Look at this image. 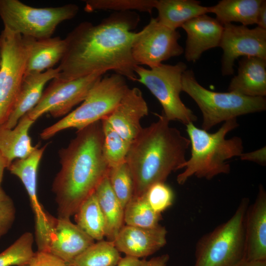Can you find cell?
Listing matches in <instances>:
<instances>
[{
	"label": "cell",
	"instance_id": "8d00e7d4",
	"mask_svg": "<svg viewBox=\"0 0 266 266\" xmlns=\"http://www.w3.org/2000/svg\"><path fill=\"white\" fill-rule=\"evenodd\" d=\"M266 150L265 146L253 152L242 153L239 157L242 160L252 161L260 165L264 166L266 164Z\"/></svg>",
	"mask_w": 266,
	"mask_h": 266
},
{
	"label": "cell",
	"instance_id": "5b68a950",
	"mask_svg": "<svg viewBox=\"0 0 266 266\" xmlns=\"http://www.w3.org/2000/svg\"><path fill=\"white\" fill-rule=\"evenodd\" d=\"M182 90L200 110L202 129L206 131L222 122L266 109L265 97H248L231 92H216L204 88L197 81L191 69H187L183 73Z\"/></svg>",
	"mask_w": 266,
	"mask_h": 266
},
{
	"label": "cell",
	"instance_id": "83f0119b",
	"mask_svg": "<svg viewBox=\"0 0 266 266\" xmlns=\"http://www.w3.org/2000/svg\"><path fill=\"white\" fill-rule=\"evenodd\" d=\"M121 258L113 241L101 240L87 248L69 266H116Z\"/></svg>",
	"mask_w": 266,
	"mask_h": 266
},
{
	"label": "cell",
	"instance_id": "3957f363",
	"mask_svg": "<svg viewBox=\"0 0 266 266\" xmlns=\"http://www.w3.org/2000/svg\"><path fill=\"white\" fill-rule=\"evenodd\" d=\"M156 115L158 120L142 128L130 144L126 156L134 196H143L155 183L165 182L187 160L189 139L171 127L163 115Z\"/></svg>",
	"mask_w": 266,
	"mask_h": 266
},
{
	"label": "cell",
	"instance_id": "9c48e42d",
	"mask_svg": "<svg viewBox=\"0 0 266 266\" xmlns=\"http://www.w3.org/2000/svg\"><path fill=\"white\" fill-rule=\"evenodd\" d=\"M187 69L182 62L173 65L162 64L149 69L138 65L134 69L136 81L146 86L158 100L163 107V115L169 122L178 121L185 125L197 120V116L180 97L182 75Z\"/></svg>",
	"mask_w": 266,
	"mask_h": 266
},
{
	"label": "cell",
	"instance_id": "7402d4cb",
	"mask_svg": "<svg viewBox=\"0 0 266 266\" xmlns=\"http://www.w3.org/2000/svg\"><path fill=\"white\" fill-rule=\"evenodd\" d=\"M23 36L29 48L25 75L52 68L64 56L66 49L65 39L59 36L40 39Z\"/></svg>",
	"mask_w": 266,
	"mask_h": 266
},
{
	"label": "cell",
	"instance_id": "836d02e7",
	"mask_svg": "<svg viewBox=\"0 0 266 266\" xmlns=\"http://www.w3.org/2000/svg\"><path fill=\"white\" fill-rule=\"evenodd\" d=\"M144 196L153 210L161 214L172 204L174 199L173 191L165 182L153 184Z\"/></svg>",
	"mask_w": 266,
	"mask_h": 266
},
{
	"label": "cell",
	"instance_id": "ffe728a7",
	"mask_svg": "<svg viewBox=\"0 0 266 266\" xmlns=\"http://www.w3.org/2000/svg\"><path fill=\"white\" fill-rule=\"evenodd\" d=\"M59 72L57 67L40 73L25 75L13 107L2 125L8 129L14 128L19 120L36 105L46 84L57 77Z\"/></svg>",
	"mask_w": 266,
	"mask_h": 266
},
{
	"label": "cell",
	"instance_id": "4316f807",
	"mask_svg": "<svg viewBox=\"0 0 266 266\" xmlns=\"http://www.w3.org/2000/svg\"><path fill=\"white\" fill-rule=\"evenodd\" d=\"M76 224L94 240H103L106 225L95 192L85 200L75 213Z\"/></svg>",
	"mask_w": 266,
	"mask_h": 266
},
{
	"label": "cell",
	"instance_id": "ba28073f",
	"mask_svg": "<svg viewBox=\"0 0 266 266\" xmlns=\"http://www.w3.org/2000/svg\"><path fill=\"white\" fill-rule=\"evenodd\" d=\"M79 11L74 4L34 7L19 0H0V18L4 28L37 39L52 37L58 26L74 18Z\"/></svg>",
	"mask_w": 266,
	"mask_h": 266
},
{
	"label": "cell",
	"instance_id": "f1b7e54d",
	"mask_svg": "<svg viewBox=\"0 0 266 266\" xmlns=\"http://www.w3.org/2000/svg\"><path fill=\"white\" fill-rule=\"evenodd\" d=\"M161 219V214L153 210L144 195L133 196L124 209V222L127 225L151 228L160 225Z\"/></svg>",
	"mask_w": 266,
	"mask_h": 266
},
{
	"label": "cell",
	"instance_id": "ee69618b",
	"mask_svg": "<svg viewBox=\"0 0 266 266\" xmlns=\"http://www.w3.org/2000/svg\"></svg>",
	"mask_w": 266,
	"mask_h": 266
},
{
	"label": "cell",
	"instance_id": "8992f818",
	"mask_svg": "<svg viewBox=\"0 0 266 266\" xmlns=\"http://www.w3.org/2000/svg\"><path fill=\"white\" fill-rule=\"evenodd\" d=\"M128 88L126 78L122 75L115 73L104 74L95 84L79 106L44 129L40 137L48 139L64 130H79L102 120L114 110Z\"/></svg>",
	"mask_w": 266,
	"mask_h": 266
},
{
	"label": "cell",
	"instance_id": "5bb4252c",
	"mask_svg": "<svg viewBox=\"0 0 266 266\" xmlns=\"http://www.w3.org/2000/svg\"><path fill=\"white\" fill-rule=\"evenodd\" d=\"M45 149L46 146L37 147L27 157L14 161L7 168L20 179L28 195L34 216L35 240L39 247L46 243L50 217L39 202L37 193L38 168Z\"/></svg>",
	"mask_w": 266,
	"mask_h": 266
},
{
	"label": "cell",
	"instance_id": "d6986e66",
	"mask_svg": "<svg viewBox=\"0 0 266 266\" xmlns=\"http://www.w3.org/2000/svg\"><path fill=\"white\" fill-rule=\"evenodd\" d=\"M181 28L187 33L185 58L194 63L204 52L219 46L223 31V25L206 14L191 19Z\"/></svg>",
	"mask_w": 266,
	"mask_h": 266
},
{
	"label": "cell",
	"instance_id": "ab89813d",
	"mask_svg": "<svg viewBox=\"0 0 266 266\" xmlns=\"http://www.w3.org/2000/svg\"><path fill=\"white\" fill-rule=\"evenodd\" d=\"M141 264L142 260L126 255L121 258L116 266H141Z\"/></svg>",
	"mask_w": 266,
	"mask_h": 266
},
{
	"label": "cell",
	"instance_id": "277c9868",
	"mask_svg": "<svg viewBox=\"0 0 266 266\" xmlns=\"http://www.w3.org/2000/svg\"><path fill=\"white\" fill-rule=\"evenodd\" d=\"M238 126L236 118L232 119L224 122L216 132L210 133L193 123L186 125L191 155L180 167L184 170L177 175V183L183 185L192 176L210 180L219 174L229 173L231 167L226 161L240 156L243 146L240 137L227 139L226 136Z\"/></svg>",
	"mask_w": 266,
	"mask_h": 266
},
{
	"label": "cell",
	"instance_id": "f35d334b",
	"mask_svg": "<svg viewBox=\"0 0 266 266\" xmlns=\"http://www.w3.org/2000/svg\"><path fill=\"white\" fill-rule=\"evenodd\" d=\"M257 27L266 30V0H263L257 17Z\"/></svg>",
	"mask_w": 266,
	"mask_h": 266
},
{
	"label": "cell",
	"instance_id": "52a82bcc",
	"mask_svg": "<svg viewBox=\"0 0 266 266\" xmlns=\"http://www.w3.org/2000/svg\"><path fill=\"white\" fill-rule=\"evenodd\" d=\"M249 202L243 199L228 220L199 240L194 266H234L244 259V218Z\"/></svg>",
	"mask_w": 266,
	"mask_h": 266
},
{
	"label": "cell",
	"instance_id": "4fadbf2b",
	"mask_svg": "<svg viewBox=\"0 0 266 266\" xmlns=\"http://www.w3.org/2000/svg\"><path fill=\"white\" fill-rule=\"evenodd\" d=\"M219 47L223 54L221 73L224 76L234 73V62L240 57H257L266 59V30L256 27L232 23L223 25Z\"/></svg>",
	"mask_w": 266,
	"mask_h": 266
},
{
	"label": "cell",
	"instance_id": "d590c367",
	"mask_svg": "<svg viewBox=\"0 0 266 266\" xmlns=\"http://www.w3.org/2000/svg\"><path fill=\"white\" fill-rule=\"evenodd\" d=\"M27 266H68L64 262L45 252L37 251Z\"/></svg>",
	"mask_w": 266,
	"mask_h": 266
},
{
	"label": "cell",
	"instance_id": "8fae6325",
	"mask_svg": "<svg viewBox=\"0 0 266 266\" xmlns=\"http://www.w3.org/2000/svg\"><path fill=\"white\" fill-rule=\"evenodd\" d=\"M105 74L97 72L66 81L54 78L27 115L34 122L47 113L54 117L67 115L74 106L83 102L95 84Z\"/></svg>",
	"mask_w": 266,
	"mask_h": 266
},
{
	"label": "cell",
	"instance_id": "f546056e",
	"mask_svg": "<svg viewBox=\"0 0 266 266\" xmlns=\"http://www.w3.org/2000/svg\"><path fill=\"white\" fill-rule=\"evenodd\" d=\"M103 133V151L109 167L126 162L130 144L104 119L101 120Z\"/></svg>",
	"mask_w": 266,
	"mask_h": 266
},
{
	"label": "cell",
	"instance_id": "74e56055",
	"mask_svg": "<svg viewBox=\"0 0 266 266\" xmlns=\"http://www.w3.org/2000/svg\"><path fill=\"white\" fill-rule=\"evenodd\" d=\"M169 259L168 255L164 254L153 257L149 260H142L141 266H167Z\"/></svg>",
	"mask_w": 266,
	"mask_h": 266
},
{
	"label": "cell",
	"instance_id": "e0dca14e",
	"mask_svg": "<svg viewBox=\"0 0 266 266\" xmlns=\"http://www.w3.org/2000/svg\"><path fill=\"white\" fill-rule=\"evenodd\" d=\"M167 231L160 225L151 228L123 225L115 239L114 244L126 256L140 259L151 255L166 243Z\"/></svg>",
	"mask_w": 266,
	"mask_h": 266
},
{
	"label": "cell",
	"instance_id": "ac0fdd59",
	"mask_svg": "<svg viewBox=\"0 0 266 266\" xmlns=\"http://www.w3.org/2000/svg\"><path fill=\"white\" fill-rule=\"evenodd\" d=\"M244 235V259L266 260V192L262 185L254 202L246 210Z\"/></svg>",
	"mask_w": 266,
	"mask_h": 266
},
{
	"label": "cell",
	"instance_id": "9a60e30c",
	"mask_svg": "<svg viewBox=\"0 0 266 266\" xmlns=\"http://www.w3.org/2000/svg\"><path fill=\"white\" fill-rule=\"evenodd\" d=\"M95 243L70 218L50 215L47 245L44 252L64 262L68 266L80 254Z\"/></svg>",
	"mask_w": 266,
	"mask_h": 266
},
{
	"label": "cell",
	"instance_id": "7a4b0ae2",
	"mask_svg": "<svg viewBox=\"0 0 266 266\" xmlns=\"http://www.w3.org/2000/svg\"><path fill=\"white\" fill-rule=\"evenodd\" d=\"M101 120L77 130L69 144L59 151L61 168L52 184L59 217L70 218L107 175L103 151Z\"/></svg>",
	"mask_w": 266,
	"mask_h": 266
},
{
	"label": "cell",
	"instance_id": "1f68e13d",
	"mask_svg": "<svg viewBox=\"0 0 266 266\" xmlns=\"http://www.w3.org/2000/svg\"><path fill=\"white\" fill-rule=\"evenodd\" d=\"M157 0H85L84 10H113L124 12L137 10L151 13L155 8Z\"/></svg>",
	"mask_w": 266,
	"mask_h": 266
},
{
	"label": "cell",
	"instance_id": "30bf717a",
	"mask_svg": "<svg viewBox=\"0 0 266 266\" xmlns=\"http://www.w3.org/2000/svg\"><path fill=\"white\" fill-rule=\"evenodd\" d=\"M0 124L9 115L25 74L29 48L24 37L3 28L0 34Z\"/></svg>",
	"mask_w": 266,
	"mask_h": 266
},
{
	"label": "cell",
	"instance_id": "d6a6232c",
	"mask_svg": "<svg viewBox=\"0 0 266 266\" xmlns=\"http://www.w3.org/2000/svg\"><path fill=\"white\" fill-rule=\"evenodd\" d=\"M107 176L111 187L124 208L133 195V183L126 162L109 167Z\"/></svg>",
	"mask_w": 266,
	"mask_h": 266
},
{
	"label": "cell",
	"instance_id": "60d3db41",
	"mask_svg": "<svg viewBox=\"0 0 266 266\" xmlns=\"http://www.w3.org/2000/svg\"><path fill=\"white\" fill-rule=\"evenodd\" d=\"M234 266H266V260L249 261L243 259Z\"/></svg>",
	"mask_w": 266,
	"mask_h": 266
},
{
	"label": "cell",
	"instance_id": "6da1fadb",
	"mask_svg": "<svg viewBox=\"0 0 266 266\" xmlns=\"http://www.w3.org/2000/svg\"><path fill=\"white\" fill-rule=\"evenodd\" d=\"M139 21L133 11L114 12L99 24L80 23L65 40V53L57 67V78L70 80L112 71L133 81L137 76L132 48Z\"/></svg>",
	"mask_w": 266,
	"mask_h": 266
},
{
	"label": "cell",
	"instance_id": "b9f144b4",
	"mask_svg": "<svg viewBox=\"0 0 266 266\" xmlns=\"http://www.w3.org/2000/svg\"><path fill=\"white\" fill-rule=\"evenodd\" d=\"M8 167V165L4 158L0 153V189L1 188V184L2 180L3 171L5 168Z\"/></svg>",
	"mask_w": 266,
	"mask_h": 266
},
{
	"label": "cell",
	"instance_id": "44dd1931",
	"mask_svg": "<svg viewBox=\"0 0 266 266\" xmlns=\"http://www.w3.org/2000/svg\"><path fill=\"white\" fill-rule=\"evenodd\" d=\"M228 92L252 97L266 95V59L242 57L237 74L231 80Z\"/></svg>",
	"mask_w": 266,
	"mask_h": 266
},
{
	"label": "cell",
	"instance_id": "4dcf8cb0",
	"mask_svg": "<svg viewBox=\"0 0 266 266\" xmlns=\"http://www.w3.org/2000/svg\"><path fill=\"white\" fill-rule=\"evenodd\" d=\"M33 241L31 233H24L0 253V266L28 265L35 254L33 250Z\"/></svg>",
	"mask_w": 266,
	"mask_h": 266
},
{
	"label": "cell",
	"instance_id": "7bdbcfd3",
	"mask_svg": "<svg viewBox=\"0 0 266 266\" xmlns=\"http://www.w3.org/2000/svg\"><path fill=\"white\" fill-rule=\"evenodd\" d=\"M1 62V45H0V67Z\"/></svg>",
	"mask_w": 266,
	"mask_h": 266
},
{
	"label": "cell",
	"instance_id": "cb8c5ba5",
	"mask_svg": "<svg viewBox=\"0 0 266 266\" xmlns=\"http://www.w3.org/2000/svg\"><path fill=\"white\" fill-rule=\"evenodd\" d=\"M155 8L159 21L175 30L191 19L208 13V6L196 0H157Z\"/></svg>",
	"mask_w": 266,
	"mask_h": 266
},
{
	"label": "cell",
	"instance_id": "d4e9b609",
	"mask_svg": "<svg viewBox=\"0 0 266 266\" xmlns=\"http://www.w3.org/2000/svg\"><path fill=\"white\" fill-rule=\"evenodd\" d=\"M263 0H222L208 6V13H213L223 25L238 22L247 26L257 24L258 14Z\"/></svg>",
	"mask_w": 266,
	"mask_h": 266
},
{
	"label": "cell",
	"instance_id": "603a6c76",
	"mask_svg": "<svg viewBox=\"0 0 266 266\" xmlns=\"http://www.w3.org/2000/svg\"><path fill=\"white\" fill-rule=\"evenodd\" d=\"M34 122L26 114L12 129L0 124V153L8 167L14 161L27 157L38 147L33 146L29 134Z\"/></svg>",
	"mask_w": 266,
	"mask_h": 266
},
{
	"label": "cell",
	"instance_id": "484cf974",
	"mask_svg": "<svg viewBox=\"0 0 266 266\" xmlns=\"http://www.w3.org/2000/svg\"><path fill=\"white\" fill-rule=\"evenodd\" d=\"M95 194L104 218L105 237L113 241L124 223V208L111 187L107 175L100 183Z\"/></svg>",
	"mask_w": 266,
	"mask_h": 266
},
{
	"label": "cell",
	"instance_id": "7c38bea8",
	"mask_svg": "<svg viewBox=\"0 0 266 266\" xmlns=\"http://www.w3.org/2000/svg\"><path fill=\"white\" fill-rule=\"evenodd\" d=\"M179 32L161 24L157 18H152L149 23L137 32L133 41L132 53L138 65L152 68L171 58L181 55L183 48L178 43Z\"/></svg>",
	"mask_w": 266,
	"mask_h": 266
},
{
	"label": "cell",
	"instance_id": "e575fe53",
	"mask_svg": "<svg viewBox=\"0 0 266 266\" xmlns=\"http://www.w3.org/2000/svg\"><path fill=\"white\" fill-rule=\"evenodd\" d=\"M13 201L2 188L0 189V238L11 228L15 218Z\"/></svg>",
	"mask_w": 266,
	"mask_h": 266
},
{
	"label": "cell",
	"instance_id": "2e32d148",
	"mask_svg": "<svg viewBox=\"0 0 266 266\" xmlns=\"http://www.w3.org/2000/svg\"><path fill=\"white\" fill-rule=\"evenodd\" d=\"M148 114L147 104L141 90L128 88L118 105L103 119L130 144L142 129L141 119Z\"/></svg>",
	"mask_w": 266,
	"mask_h": 266
}]
</instances>
